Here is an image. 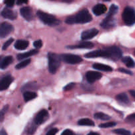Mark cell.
Segmentation results:
<instances>
[{
    "instance_id": "484cf974",
    "label": "cell",
    "mask_w": 135,
    "mask_h": 135,
    "mask_svg": "<svg viewBox=\"0 0 135 135\" xmlns=\"http://www.w3.org/2000/svg\"><path fill=\"white\" fill-rule=\"evenodd\" d=\"M30 62H31V59H25V60L22 61L18 63V64L16 65V69H21L25 68V67H26V66L30 64Z\"/></svg>"
},
{
    "instance_id": "8992f818",
    "label": "cell",
    "mask_w": 135,
    "mask_h": 135,
    "mask_svg": "<svg viewBox=\"0 0 135 135\" xmlns=\"http://www.w3.org/2000/svg\"><path fill=\"white\" fill-rule=\"evenodd\" d=\"M61 58V60L64 61L65 63H68V64H78L82 61V58L80 56L73 54H62L59 55Z\"/></svg>"
},
{
    "instance_id": "ee69618b",
    "label": "cell",
    "mask_w": 135,
    "mask_h": 135,
    "mask_svg": "<svg viewBox=\"0 0 135 135\" xmlns=\"http://www.w3.org/2000/svg\"><path fill=\"white\" fill-rule=\"evenodd\" d=\"M87 135H100V134L98 133H95V132H90V133H88Z\"/></svg>"
},
{
    "instance_id": "74e56055",
    "label": "cell",
    "mask_w": 135,
    "mask_h": 135,
    "mask_svg": "<svg viewBox=\"0 0 135 135\" xmlns=\"http://www.w3.org/2000/svg\"><path fill=\"white\" fill-rule=\"evenodd\" d=\"M74 133L72 131L69 130V129H67V130H65L63 132L61 135H73Z\"/></svg>"
},
{
    "instance_id": "5b68a950",
    "label": "cell",
    "mask_w": 135,
    "mask_h": 135,
    "mask_svg": "<svg viewBox=\"0 0 135 135\" xmlns=\"http://www.w3.org/2000/svg\"><path fill=\"white\" fill-rule=\"evenodd\" d=\"M123 20L127 25H133L135 23V11L131 7L125 8L122 15Z\"/></svg>"
},
{
    "instance_id": "52a82bcc",
    "label": "cell",
    "mask_w": 135,
    "mask_h": 135,
    "mask_svg": "<svg viewBox=\"0 0 135 135\" xmlns=\"http://www.w3.org/2000/svg\"><path fill=\"white\" fill-rule=\"evenodd\" d=\"M13 30V27L11 24L7 22L0 24V38H5Z\"/></svg>"
},
{
    "instance_id": "7bdbcfd3",
    "label": "cell",
    "mask_w": 135,
    "mask_h": 135,
    "mask_svg": "<svg viewBox=\"0 0 135 135\" xmlns=\"http://www.w3.org/2000/svg\"><path fill=\"white\" fill-rule=\"evenodd\" d=\"M129 92H130L131 95L135 98V90H130L129 91Z\"/></svg>"
},
{
    "instance_id": "f6af8a7d",
    "label": "cell",
    "mask_w": 135,
    "mask_h": 135,
    "mask_svg": "<svg viewBox=\"0 0 135 135\" xmlns=\"http://www.w3.org/2000/svg\"><path fill=\"white\" fill-rule=\"evenodd\" d=\"M65 3H71L73 0H62Z\"/></svg>"
},
{
    "instance_id": "7dc6e473",
    "label": "cell",
    "mask_w": 135,
    "mask_h": 135,
    "mask_svg": "<svg viewBox=\"0 0 135 135\" xmlns=\"http://www.w3.org/2000/svg\"><path fill=\"white\" fill-rule=\"evenodd\" d=\"M134 135H135V133H134Z\"/></svg>"
},
{
    "instance_id": "681fc988",
    "label": "cell",
    "mask_w": 135,
    "mask_h": 135,
    "mask_svg": "<svg viewBox=\"0 0 135 135\" xmlns=\"http://www.w3.org/2000/svg\"><path fill=\"white\" fill-rule=\"evenodd\" d=\"M134 55H135V52H134Z\"/></svg>"
},
{
    "instance_id": "e575fe53",
    "label": "cell",
    "mask_w": 135,
    "mask_h": 135,
    "mask_svg": "<svg viewBox=\"0 0 135 135\" xmlns=\"http://www.w3.org/2000/svg\"><path fill=\"white\" fill-rule=\"evenodd\" d=\"M34 46L35 47L36 49H40V47H42V42L40 40H38L35 41L34 42Z\"/></svg>"
},
{
    "instance_id": "44dd1931",
    "label": "cell",
    "mask_w": 135,
    "mask_h": 135,
    "mask_svg": "<svg viewBox=\"0 0 135 135\" xmlns=\"http://www.w3.org/2000/svg\"><path fill=\"white\" fill-rule=\"evenodd\" d=\"M36 96H37L36 93L33 92H30V91H27V92H24L23 94L24 100H25V102L30 101V100L35 98Z\"/></svg>"
},
{
    "instance_id": "ab89813d",
    "label": "cell",
    "mask_w": 135,
    "mask_h": 135,
    "mask_svg": "<svg viewBox=\"0 0 135 135\" xmlns=\"http://www.w3.org/2000/svg\"><path fill=\"white\" fill-rule=\"evenodd\" d=\"M127 120L129 121H135V113H133V114H131V115L128 116L127 118Z\"/></svg>"
},
{
    "instance_id": "30bf717a",
    "label": "cell",
    "mask_w": 135,
    "mask_h": 135,
    "mask_svg": "<svg viewBox=\"0 0 135 135\" xmlns=\"http://www.w3.org/2000/svg\"><path fill=\"white\" fill-rule=\"evenodd\" d=\"M102 74L100 73L96 72V71H88L86 74V78L88 80V83H93L96 82V80L101 79Z\"/></svg>"
},
{
    "instance_id": "1f68e13d",
    "label": "cell",
    "mask_w": 135,
    "mask_h": 135,
    "mask_svg": "<svg viewBox=\"0 0 135 135\" xmlns=\"http://www.w3.org/2000/svg\"><path fill=\"white\" fill-rule=\"evenodd\" d=\"M13 41H14L13 38H10V39L8 40L6 42H5V43H4L3 46V47H2L3 50H7V49L8 48V47H9V46H10L12 43H13Z\"/></svg>"
},
{
    "instance_id": "d6a6232c",
    "label": "cell",
    "mask_w": 135,
    "mask_h": 135,
    "mask_svg": "<svg viewBox=\"0 0 135 135\" xmlns=\"http://www.w3.org/2000/svg\"><path fill=\"white\" fill-rule=\"evenodd\" d=\"M75 86V83H69V84H67V85H66L64 87V90L65 91L71 90H72Z\"/></svg>"
},
{
    "instance_id": "7c38bea8",
    "label": "cell",
    "mask_w": 135,
    "mask_h": 135,
    "mask_svg": "<svg viewBox=\"0 0 135 135\" xmlns=\"http://www.w3.org/2000/svg\"><path fill=\"white\" fill-rule=\"evenodd\" d=\"M21 14L22 17L26 21H32L33 18L32 10L29 7H24L21 9Z\"/></svg>"
},
{
    "instance_id": "7a4b0ae2",
    "label": "cell",
    "mask_w": 135,
    "mask_h": 135,
    "mask_svg": "<svg viewBox=\"0 0 135 135\" xmlns=\"http://www.w3.org/2000/svg\"><path fill=\"white\" fill-rule=\"evenodd\" d=\"M100 57L117 61L122 57V51L119 47L112 46L100 50Z\"/></svg>"
},
{
    "instance_id": "ba28073f",
    "label": "cell",
    "mask_w": 135,
    "mask_h": 135,
    "mask_svg": "<svg viewBox=\"0 0 135 135\" xmlns=\"http://www.w3.org/2000/svg\"><path fill=\"white\" fill-rule=\"evenodd\" d=\"M48 117V112L46 109H42L36 115L34 118V123L37 125L42 124L47 119Z\"/></svg>"
},
{
    "instance_id": "8fae6325",
    "label": "cell",
    "mask_w": 135,
    "mask_h": 135,
    "mask_svg": "<svg viewBox=\"0 0 135 135\" xmlns=\"http://www.w3.org/2000/svg\"><path fill=\"white\" fill-rule=\"evenodd\" d=\"M13 81V78L10 75L5 76L0 80V91L5 90L7 89L12 82Z\"/></svg>"
},
{
    "instance_id": "83f0119b",
    "label": "cell",
    "mask_w": 135,
    "mask_h": 135,
    "mask_svg": "<svg viewBox=\"0 0 135 135\" xmlns=\"http://www.w3.org/2000/svg\"><path fill=\"white\" fill-rule=\"evenodd\" d=\"M118 11V7L115 5H112V6L109 8V11L108 13V17H113L114 15Z\"/></svg>"
},
{
    "instance_id": "f546056e",
    "label": "cell",
    "mask_w": 135,
    "mask_h": 135,
    "mask_svg": "<svg viewBox=\"0 0 135 135\" xmlns=\"http://www.w3.org/2000/svg\"><path fill=\"white\" fill-rule=\"evenodd\" d=\"M116 125V123L115 122H108L105 123H103L100 125V127L101 128H109V127H114Z\"/></svg>"
},
{
    "instance_id": "3957f363",
    "label": "cell",
    "mask_w": 135,
    "mask_h": 135,
    "mask_svg": "<svg viewBox=\"0 0 135 135\" xmlns=\"http://www.w3.org/2000/svg\"><path fill=\"white\" fill-rule=\"evenodd\" d=\"M37 16L40 19L41 21H42L44 23L49 25V26H56V25H59V20L57 19L54 16L48 14V13H44L43 11H38L37 12Z\"/></svg>"
},
{
    "instance_id": "bcb514c9",
    "label": "cell",
    "mask_w": 135,
    "mask_h": 135,
    "mask_svg": "<svg viewBox=\"0 0 135 135\" xmlns=\"http://www.w3.org/2000/svg\"><path fill=\"white\" fill-rule=\"evenodd\" d=\"M104 1H110V0H104Z\"/></svg>"
},
{
    "instance_id": "ffe728a7",
    "label": "cell",
    "mask_w": 135,
    "mask_h": 135,
    "mask_svg": "<svg viewBox=\"0 0 135 135\" xmlns=\"http://www.w3.org/2000/svg\"><path fill=\"white\" fill-rule=\"evenodd\" d=\"M38 52L37 50H33L30 51H28L26 53H23V54H20L17 55V59L18 60H22V59H25L26 58L29 57L34 55L36 54Z\"/></svg>"
},
{
    "instance_id": "e0dca14e",
    "label": "cell",
    "mask_w": 135,
    "mask_h": 135,
    "mask_svg": "<svg viewBox=\"0 0 135 135\" xmlns=\"http://www.w3.org/2000/svg\"><path fill=\"white\" fill-rule=\"evenodd\" d=\"M28 42L24 40H18L15 44V47L18 50H25L28 46Z\"/></svg>"
},
{
    "instance_id": "b9f144b4",
    "label": "cell",
    "mask_w": 135,
    "mask_h": 135,
    "mask_svg": "<svg viewBox=\"0 0 135 135\" xmlns=\"http://www.w3.org/2000/svg\"><path fill=\"white\" fill-rule=\"evenodd\" d=\"M0 135H8L7 132L5 131L4 129H2V130L0 131Z\"/></svg>"
},
{
    "instance_id": "6da1fadb",
    "label": "cell",
    "mask_w": 135,
    "mask_h": 135,
    "mask_svg": "<svg viewBox=\"0 0 135 135\" xmlns=\"http://www.w3.org/2000/svg\"><path fill=\"white\" fill-rule=\"evenodd\" d=\"M92 18L91 15L86 9L79 11L77 14L73 16H70L66 18L65 22L69 25L73 24H84L89 22L92 21Z\"/></svg>"
},
{
    "instance_id": "ac0fdd59",
    "label": "cell",
    "mask_w": 135,
    "mask_h": 135,
    "mask_svg": "<svg viewBox=\"0 0 135 135\" xmlns=\"http://www.w3.org/2000/svg\"><path fill=\"white\" fill-rule=\"evenodd\" d=\"M93 68L95 69L99 70L102 71H105V72H110L113 71V69L110 66L106 65L104 64H101V63H94L93 65Z\"/></svg>"
},
{
    "instance_id": "2e32d148",
    "label": "cell",
    "mask_w": 135,
    "mask_h": 135,
    "mask_svg": "<svg viewBox=\"0 0 135 135\" xmlns=\"http://www.w3.org/2000/svg\"><path fill=\"white\" fill-rule=\"evenodd\" d=\"M94 47V44L90 42H83L76 46H69L70 49H91Z\"/></svg>"
},
{
    "instance_id": "d6986e66",
    "label": "cell",
    "mask_w": 135,
    "mask_h": 135,
    "mask_svg": "<svg viewBox=\"0 0 135 135\" xmlns=\"http://www.w3.org/2000/svg\"><path fill=\"white\" fill-rule=\"evenodd\" d=\"M13 61V58L12 56H7L3 59L0 63V68L1 69H5L10 64H11Z\"/></svg>"
},
{
    "instance_id": "8d00e7d4",
    "label": "cell",
    "mask_w": 135,
    "mask_h": 135,
    "mask_svg": "<svg viewBox=\"0 0 135 135\" xmlns=\"http://www.w3.org/2000/svg\"><path fill=\"white\" fill-rule=\"evenodd\" d=\"M35 125H36V124L35 125H32L30 128H29L28 131V134H33L34 132H35V131L36 130V127Z\"/></svg>"
},
{
    "instance_id": "277c9868",
    "label": "cell",
    "mask_w": 135,
    "mask_h": 135,
    "mask_svg": "<svg viewBox=\"0 0 135 135\" xmlns=\"http://www.w3.org/2000/svg\"><path fill=\"white\" fill-rule=\"evenodd\" d=\"M60 56L55 54L49 53L48 54V65L49 71L51 73L54 74L58 69L61 63Z\"/></svg>"
},
{
    "instance_id": "c3c4849f",
    "label": "cell",
    "mask_w": 135,
    "mask_h": 135,
    "mask_svg": "<svg viewBox=\"0 0 135 135\" xmlns=\"http://www.w3.org/2000/svg\"><path fill=\"white\" fill-rule=\"evenodd\" d=\"M73 135H75V134H73Z\"/></svg>"
},
{
    "instance_id": "d590c367",
    "label": "cell",
    "mask_w": 135,
    "mask_h": 135,
    "mask_svg": "<svg viewBox=\"0 0 135 135\" xmlns=\"http://www.w3.org/2000/svg\"><path fill=\"white\" fill-rule=\"evenodd\" d=\"M58 132V129L57 128H54V129H51V130L49 131L47 133L46 135H55Z\"/></svg>"
},
{
    "instance_id": "60d3db41",
    "label": "cell",
    "mask_w": 135,
    "mask_h": 135,
    "mask_svg": "<svg viewBox=\"0 0 135 135\" xmlns=\"http://www.w3.org/2000/svg\"><path fill=\"white\" fill-rule=\"evenodd\" d=\"M28 3V0H17V4L18 5H22V4H26Z\"/></svg>"
},
{
    "instance_id": "7402d4cb",
    "label": "cell",
    "mask_w": 135,
    "mask_h": 135,
    "mask_svg": "<svg viewBox=\"0 0 135 135\" xmlns=\"http://www.w3.org/2000/svg\"><path fill=\"white\" fill-rule=\"evenodd\" d=\"M78 124L81 126H94V122L90 119H82L78 121Z\"/></svg>"
},
{
    "instance_id": "4dcf8cb0",
    "label": "cell",
    "mask_w": 135,
    "mask_h": 135,
    "mask_svg": "<svg viewBox=\"0 0 135 135\" xmlns=\"http://www.w3.org/2000/svg\"><path fill=\"white\" fill-rule=\"evenodd\" d=\"M8 108H9V105H6L5 106L3 107V108L2 109V110L0 112V121H2L4 119V115L6 113V112L7 111Z\"/></svg>"
},
{
    "instance_id": "9c48e42d",
    "label": "cell",
    "mask_w": 135,
    "mask_h": 135,
    "mask_svg": "<svg viewBox=\"0 0 135 135\" xmlns=\"http://www.w3.org/2000/svg\"><path fill=\"white\" fill-rule=\"evenodd\" d=\"M99 31L96 28H92L90 30H87L86 31L83 32L81 34V39L83 40L86 41L90 40L96 36L98 34Z\"/></svg>"
},
{
    "instance_id": "9a60e30c",
    "label": "cell",
    "mask_w": 135,
    "mask_h": 135,
    "mask_svg": "<svg viewBox=\"0 0 135 135\" xmlns=\"http://www.w3.org/2000/svg\"><path fill=\"white\" fill-rule=\"evenodd\" d=\"M93 13L95 15L100 16L105 13L107 11V7L104 4H97L93 8Z\"/></svg>"
},
{
    "instance_id": "f1b7e54d",
    "label": "cell",
    "mask_w": 135,
    "mask_h": 135,
    "mask_svg": "<svg viewBox=\"0 0 135 135\" xmlns=\"http://www.w3.org/2000/svg\"><path fill=\"white\" fill-rule=\"evenodd\" d=\"M113 132L115 134H119V135H131V132L129 131L125 130L124 129H115V130H113Z\"/></svg>"
},
{
    "instance_id": "603a6c76",
    "label": "cell",
    "mask_w": 135,
    "mask_h": 135,
    "mask_svg": "<svg viewBox=\"0 0 135 135\" xmlns=\"http://www.w3.org/2000/svg\"><path fill=\"white\" fill-rule=\"evenodd\" d=\"M116 99L119 102L123 103V104H128L129 102V98H128L127 95L125 93H121L117 95L116 96Z\"/></svg>"
},
{
    "instance_id": "836d02e7",
    "label": "cell",
    "mask_w": 135,
    "mask_h": 135,
    "mask_svg": "<svg viewBox=\"0 0 135 135\" xmlns=\"http://www.w3.org/2000/svg\"><path fill=\"white\" fill-rule=\"evenodd\" d=\"M15 0H4V3L9 7H11L14 5Z\"/></svg>"
},
{
    "instance_id": "4316f807",
    "label": "cell",
    "mask_w": 135,
    "mask_h": 135,
    "mask_svg": "<svg viewBox=\"0 0 135 135\" xmlns=\"http://www.w3.org/2000/svg\"><path fill=\"white\" fill-rule=\"evenodd\" d=\"M98 57H100V50L91 51L85 55V57L86 58H96Z\"/></svg>"
},
{
    "instance_id": "5bb4252c",
    "label": "cell",
    "mask_w": 135,
    "mask_h": 135,
    "mask_svg": "<svg viewBox=\"0 0 135 135\" xmlns=\"http://www.w3.org/2000/svg\"><path fill=\"white\" fill-rule=\"evenodd\" d=\"M1 16L7 19L15 20L17 18V15L12 10L9 9V8H5L1 12Z\"/></svg>"
},
{
    "instance_id": "cb8c5ba5",
    "label": "cell",
    "mask_w": 135,
    "mask_h": 135,
    "mask_svg": "<svg viewBox=\"0 0 135 135\" xmlns=\"http://www.w3.org/2000/svg\"><path fill=\"white\" fill-rule=\"evenodd\" d=\"M122 61L127 67H133L135 65L134 61H133V59L129 56L124 57L122 59Z\"/></svg>"
},
{
    "instance_id": "d4e9b609",
    "label": "cell",
    "mask_w": 135,
    "mask_h": 135,
    "mask_svg": "<svg viewBox=\"0 0 135 135\" xmlns=\"http://www.w3.org/2000/svg\"><path fill=\"white\" fill-rule=\"evenodd\" d=\"M94 117L97 119H100L102 120V121H107V120L110 119L111 117L109 115H108L107 114H105L104 113H101V112H99V113H96L94 115Z\"/></svg>"
},
{
    "instance_id": "4fadbf2b",
    "label": "cell",
    "mask_w": 135,
    "mask_h": 135,
    "mask_svg": "<svg viewBox=\"0 0 135 135\" xmlns=\"http://www.w3.org/2000/svg\"><path fill=\"white\" fill-rule=\"evenodd\" d=\"M115 25V20L113 17H105V19L102 21L101 23V26L104 28L109 29L113 27Z\"/></svg>"
},
{
    "instance_id": "f35d334b",
    "label": "cell",
    "mask_w": 135,
    "mask_h": 135,
    "mask_svg": "<svg viewBox=\"0 0 135 135\" xmlns=\"http://www.w3.org/2000/svg\"><path fill=\"white\" fill-rule=\"evenodd\" d=\"M119 71L121 73H126L128 74V75H132V73L131 71H129V70H127L123 68H121V69H119Z\"/></svg>"
}]
</instances>
